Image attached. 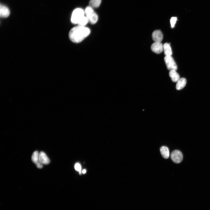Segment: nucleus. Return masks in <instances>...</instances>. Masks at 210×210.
Wrapping results in <instances>:
<instances>
[{
  "label": "nucleus",
  "instance_id": "obj_1",
  "mask_svg": "<svg viewBox=\"0 0 210 210\" xmlns=\"http://www.w3.org/2000/svg\"><path fill=\"white\" fill-rule=\"evenodd\" d=\"M90 33V30L88 28L78 25L70 30L69 34V37L72 42L79 43L88 36Z\"/></svg>",
  "mask_w": 210,
  "mask_h": 210
},
{
  "label": "nucleus",
  "instance_id": "obj_2",
  "mask_svg": "<svg viewBox=\"0 0 210 210\" xmlns=\"http://www.w3.org/2000/svg\"><path fill=\"white\" fill-rule=\"evenodd\" d=\"M84 11L89 21L92 24L96 23L98 20V16L93 8L90 6H88L86 7Z\"/></svg>",
  "mask_w": 210,
  "mask_h": 210
},
{
  "label": "nucleus",
  "instance_id": "obj_3",
  "mask_svg": "<svg viewBox=\"0 0 210 210\" xmlns=\"http://www.w3.org/2000/svg\"><path fill=\"white\" fill-rule=\"evenodd\" d=\"M85 14V11L82 9L78 8L75 9L72 13L71 21L73 24H78Z\"/></svg>",
  "mask_w": 210,
  "mask_h": 210
},
{
  "label": "nucleus",
  "instance_id": "obj_4",
  "mask_svg": "<svg viewBox=\"0 0 210 210\" xmlns=\"http://www.w3.org/2000/svg\"><path fill=\"white\" fill-rule=\"evenodd\" d=\"M164 61L168 69L170 71L177 70V64L171 56H165L164 57Z\"/></svg>",
  "mask_w": 210,
  "mask_h": 210
},
{
  "label": "nucleus",
  "instance_id": "obj_5",
  "mask_svg": "<svg viewBox=\"0 0 210 210\" xmlns=\"http://www.w3.org/2000/svg\"><path fill=\"white\" fill-rule=\"evenodd\" d=\"M171 158L174 162L176 163H179L182 161L183 158V155L180 151L175 150L172 152Z\"/></svg>",
  "mask_w": 210,
  "mask_h": 210
},
{
  "label": "nucleus",
  "instance_id": "obj_6",
  "mask_svg": "<svg viewBox=\"0 0 210 210\" xmlns=\"http://www.w3.org/2000/svg\"><path fill=\"white\" fill-rule=\"evenodd\" d=\"M151 50L157 54H160L163 50V45L161 42H155L151 46Z\"/></svg>",
  "mask_w": 210,
  "mask_h": 210
},
{
  "label": "nucleus",
  "instance_id": "obj_7",
  "mask_svg": "<svg viewBox=\"0 0 210 210\" xmlns=\"http://www.w3.org/2000/svg\"><path fill=\"white\" fill-rule=\"evenodd\" d=\"M39 153L38 151H35L33 153L32 156V161L36 165L37 167L39 169L42 168L43 164L40 162L39 159Z\"/></svg>",
  "mask_w": 210,
  "mask_h": 210
},
{
  "label": "nucleus",
  "instance_id": "obj_8",
  "mask_svg": "<svg viewBox=\"0 0 210 210\" xmlns=\"http://www.w3.org/2000/svg\"><path fill=\"white\" fill-rule=\"evenodd\" d=\"M152 37L155 42H161L163 39V35L160 30H156L153 32Z\"/></svg>",
  "mask_w": 210,
  "mask_h": 210
},
{
  "label": "nucleus",
  "instance_id": "obj_9",
  "mask_svg": "<svg viewBox=\"0 0 210 210\" xmlns=\"http://www.w3.org/2000/svg\"><path fill=\"white\" fill-rule=\"evenodd\" d=\"M39 161L43 164H48L50 162V160L46 154L43 151L39 153Z\"/></svg>",
  "mask_w": 210,
  "mask_h": 210
},
{
  "label": "nucleus",
  "instance_id": "obj_10",
  "mask_svg": "<svg viewBox=\"0 0 210 210\" xmlns=\"http://www.w3.org/2000/svg\"><path fill=\"white\" fill-rule=\"evenodd\" d=\"M10 11L8 8L6 6L0 5V13L1 17L6 18L8 17L10 14Z\"/></svg>",
  "mask_w": 210,
  "mask_h": 210
},
{
  "label": "nucleus",
  "instance_id": "obj_11",
  "mask_svg": "<svg viewBox=\"0 0 210 210\" xmlns=\"http://www.w3.org/2000/svg\"><path fill=\"white\" fill-rule=\"evenodd\" d=\"M186 83V80L185 78H180L177 82L176 89L178 90L182 89L185 86Z\"/></svg>",
  "mask_w": 210,
  "mask_h": 210
},
{
  "label": "nucleus",
  "instance_id": "obj_12",
  "mask_svg": "<svg viewBox=\"0 0 210 210\" xmlns=\"http://www.w3.org/2000/svg\"><path fill=\"white\" fill-rule=\"evenodd\" d=\"M161 154L162 157L165 159H167L169 156V153L168 148L165 146H163L160 148Z\"/></svg>",
  "mask_w": 210,
  "mask_h": 210
},
{
  "label": "nucleus",
  "instance_id": "obj_13",
  "mask_svg": "<svg viewBox=\"0 0 210 210\" xmlns=\"http://www.w3.org/2000/svg\"><path fill=\"white\" fill-rule=\"evenodd\" d=\"M169 75L172 80L174 82H177L180 79L179 74L175 70L170 71Z\"/></svg>",
  "mask_w": 210,
  "mask_h": 210
},
{
  "label": "nucleus",
  "instance_id": "obj_14",
  "mask_svg": "<svg viewBox=\"0 0 210 210\" xmlns=\"http://www.w3.org/2000/svg\"><path fill=\"white\" fill-rule=\"evenodd\" d=\"M163 50L165 56H171L172 52L169 43H166L163 45Z\"/></svg>",
  "mask_w": 210,
  "mask_h": 210
},
{
  "label": "nucleus",
  "instance_id": "obj_15",
  "mask_svg": "<svg viewBox=\"0 0 210 210\" xmlns=\"http://www.w3.org/2000/svg\"><path fill=\"white\" fill-rule=\"evenodd\" d=\"M102 0H90L89 6L92 8H97L99 7L101 2Z\"/></svg>",
  "mask_w": 210,
  "mask_h": 210
},
{
  "label": "nucleus",
  "instance_id": "obj_16",
  "mask_svg": "<svg viewBox=\"0 0 210 210\" xmlns=\"http://www.w3.org/2000/svg\"><path fill=\"white\" fill-rule=\"evenodd\" d=\"M89 20L86 16H83L79 21L78 23V25L85 26L87 24Z\"/></svg>",
  "mask_w": 210,
  "mask_h": 210
},
{
  "label": "nucleus",
  "instance_id": "obj_17",
  "mask_svg": "<svg viewBox=\"0 0 210 210\" xmlns=\"http://www.w3.org/2000/svg\"><path fill=\"white\" fill-rule=\"evenodd\" d=\"M177 20V18L176 17H172L171 18L170 20V22L171 27L172 28H173L174 27Z\"/></svg>",
  "mask_w": 210,
  "mask_h": 210
},
{
  "label": "nucleus",
  "instance_id": "obj_18",
  "mask_svg": "<svg viewBox=\"0 0 210 210\" xmlns=\"http://www.w3.org/2000/svg\"><path fill=\"white\" fill-rule=\"evenodd\" d=\"M74 167L75 169L77 171L79 172V174H81V167L80 164L79 163H76L75 164Z\"/></svg>",
  "mask_w": 210,
  "mask_h": 210
},
{
  "label": "nucleus",
  "instance_id": "obj_19",
  "mask_svg": "<svg viewBox=\"0 0 210 210\" xmlns=\"http://www.w3.org/2000/svg\"><path fill=\"white\" fill-rule=\"evenodd\" d=\"M86 170L85 169H83V170L82 171V173H83V174H85V173H86Z\"/></svg>",
  "mask_w": 210,
  "mask_h": 210
}]
</instances>
